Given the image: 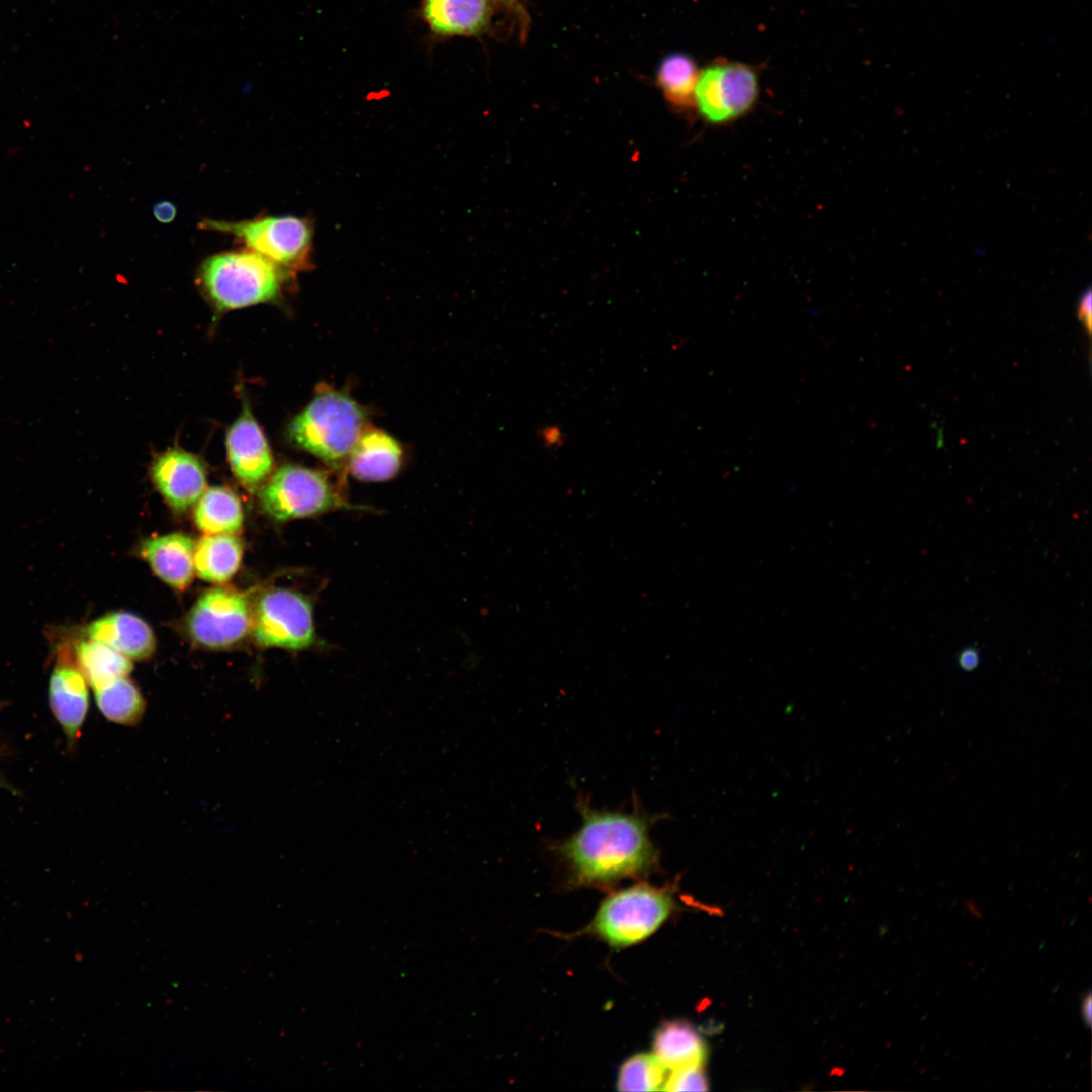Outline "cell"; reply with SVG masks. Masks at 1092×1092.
<instances>
[{
	"instance_id": "cell-1",
	"label": "cell",
	"mask_w": 1092,
	"mask_h": 1092,
	"mask_svg": "<svg viewBox=\"0 0 1092 1092\" xmlns=\"http://www.w3.org/2000/svg\"><path fill=\"white\" fill-rule=\"evenodd\" d=\"M582 824L555 851L566 863L571 880L580 885H607L652 871L658 853L650 839L653 818L635 810H595L579 806Z\"/></svg>"
},
{
	"instance_id": "cell-2",
	"label": "cell",
	"mask_w": 1092,
	"mask_h": 1092,
	"mask_svg": "<svg viewBox=\"0 0 1092 1092\" xmlns=\"http://www.w3.org/2000/svg\"><path fill=\"white\" fill-rule=\"evenodd\" d=\"M364 410L350 396L324 388L289 428L302 449L336 464L346 459L365 430Z\"/></svg>"
},
{
	"instance_id": "cell-3",
	"label": "cell",
	"mask_w": 1092,
	"mask_h": 1092,
	"mask_svg": "<svg viewBox=\"0 0 1092 1092\" xmlns=\"http://www.w3.org/2000/svg\"><path fill=\"white\" fill-rule=\"evenodd\" d=\"M281 270L250 251H228L208 257L199 278L203 290L219 309L230 310L267 302L280 290Z\"/></svg>"
},
{
	"instance_id": "cell-4",
	"label": "cell",
	"mask_w": 1092,
	"mask_h": 1092,
	"mask_svg": "<svg viewBox=\"0 0 1092 1092\" xmlns=\"http://www.w3.org/2000/svg\"><path fill=\"white\" fill-rule=\"evenodd\" d=\"M672 908L669 890L638 884L608 896L590 929L611 946H630L653 934L669 917Z\"/></svg>"
},
{
	"instance_id": "cell-5",
	"label": "cell",
	"mask_w": 1092,
	"mask_h": 1092,
	"mask_svg": "<svg viewBox=\"0 0 1092 1092\" xmlns=\"http://www.w3.org/2000/svg\"><path fill=\"white\" fill-rule=\"evenodd\" d=\"M200 226L235 236L248 250L269 260L280 270H298L307 266L312 230L305 218L281 215L241 221L204 219Z\"/></svg>"
},
{
	"instance_id": "cell-6",
	"label": "cell",
	"mask_w": 1092,
	"mask_h": 1092,
	"mask_svg": "<svg viewBox=\"0 0 1092 1092\" xmlns=\"http://www.w3.org/2000/svg\"><path fill=\"white\" fill-rule=\"evenodd\" d=\"M262 510L277 521L356 508L322 471L298 465L279 468L259 491Z\"/></svg>"
},
{
	"instance_id": "cell-7",
	"label": "cell",
	"mask_w": 1092,
	"mask_h": 1092,
	"mask_svg": "<svg viewBox=\"0 0 1092 1092\" xmlns=\"http://www.w3.org/2000/svg\"><path fill=\"white\" fill-rule=\"evenodd\" d=\"M759 93V76L754 67L717 60L700 70L694 104L705 121L726 124L749 113Z\"/></svg>"
},
{
	"instance_id": "cell-8",
	"label": "cell",
	"mask_w": 1092,
	"mask_h": 1092,
	"mask_svg": "<svg viewBox=\"0 0 1092 1092\" xmlns=\"http://www.w3.org/2000/svg\"><path fill=\"white\" fill-rule=\"evenodd\" d=\"M251 627L257 643L265 647L302 650L316 643L312 604L292 589L274 588L262 595Z\"/></svg>"
},
{
	"instance_id": "cell-9",
	"label": "cell",
	"mask_w": 1092,
	"mask_h": 1092,
	"mask_svg": "<svg viewBox=\"0 0 1092 1092\" xmlns=\"http://www.w3.org/2000/svg\"><path fill=\"white\" fill-rule=\"evenodd\" d=\"M252 623L245 595L226 587L205 592L189 613L187 624L192 639L208 648L234 645L248 633Z\"/></svg>"
},
{
	"instance_id": "cell-10",
	"label": "cell",
	"mask_w": 1092,
	"mask_h": 1092,
	"mask_svg": "<svg viewBox=\"0 0 1092 1092\" xmlns=\"http://www.w3.org/2000/svg\"><path fill=\"white\" fill-rule=\"evenodd\" d=\"M228 458L236 478L254 489L271 472L273 458L256 420L245 408L226 434Z\"/></svg>"
},
{
	"instance_id": "cell-11",
	"label": "cell",
	"mask_w": 1092,
	"mask_h": 1092,
	"mask_svg": "<svg viewBox=\"0 0 1092 1092\" xmlns=\"http://www.w3.org/2000/svg\"><path fill=\"white\" fill-rule=\"evenodd\" d=\"M152 478L166 502L178 512L197 503L206 486V474L200 461L180 449H170L156 459Z\"/></svg>"
},
{
	"instance_id": "cell-12",
	"label": "cell",
	"mask_w": 1092,
	"mask_h": 1092,
	"mask_svg": "<svg viewBox=\"0 0 1092 1092\" xmlns=\"http://www.w3.org/2000/svg\"><path fill=\"white\" fill-rule=\"evenodd\" d=\"M422 17L442 37L483 33L492 16L491 0H421Z\"/></svg>"
},
{
	"instance_id": "cell-13",
	"label": "cell",
	"mask_w": 1092,
	"mask_h": 1092,
	"mask_svg": "<svg viewBox=\"0 0 1092 1092\" xmlns=\"http://www.w3.org/2000/svg\"><path fill=\"white\" fill-rule=\"evenodd\" d=\"M196 542L189 535L171 533L145 540L140 552L153 572L170 586L183 590L194 575Z\"/></svg>"
},
{
	"instance_id": "cell-14",
	"label": "cell",
	"mask_w": 1092,
	"mask_h": 1092,
	"mask_svg": "<svg viewBox=\"0 0 1092 1092\" xmlns=\"http://www.w3.org/2000/svg\"><path fill=\"white\" fill-rule=\"evenodd\" d=\"M89 694L82 672L66 661L59 662L49 685L50 708L66 736L76 740L85 721Z\"/></svg>"
},
{
	"instance_id": "cell-15",
	"label": "cell",
	"mask_w": 1092,
	"mask_h": 1092,
	"mask_svg": "<svg viewBox=\"0 0 1092 1092\" xmlns=\"http://www.w3.org/2000/svg\"><path fill=\"white\" fill-rule=\"evenodd\" d=\"M350 473L363 481H384L399 471L402 449L384 431L365 429L348 456Z\"/></svg>"
},
{
	"instance_id": "cell-16",
	"label": "cell",
	"mask_w": 1092,
	"mask_h": 1092,
	"mask_svg": "<svg viewBox=\"0 0 1092 1092\" xmlns=\"http://www.w3.org/2000/svg\"><path fill=\"white\" fill-rule=\"evenodd\" d=\"M91 640L102 642L131 660H144L155 650L150 626L138 616L116 612L99 618L87 628Z\"/></svg>"
},
{
	"instance_id": "cell-17",
	"label": "cell",
	"mask_w": 1092,
	"mask_h": 1092,
	"mask_svg": "<svg viewBox=\"0 0 1092 1092\" xmlns=\"http://www.w3.org/2000/svg\"><path fill=\"white\" fill-rule=\"evenodd\" d=\"M654 1055L667 1071L704 1065L707 1048L702 1036L685 1021L664 1023L655 1033Z\"/></svg>"
},
{
	"instance_id": "cell-18",
	"label": "cell",
	"mask_w": 1092,
	"mask_h": 1092,
	"mask_svg": "<svg viewBox=\"0 0 1092 1092\" xmlns=\"http://www.w3.org/2000/svg\"><path fill=\"white\" fill-rule=\"evenodd\" d=\"M243 547L232 534H210L195 545L194 570L198 577L210 582H225L238 571Z\"/></svg>"
},
{
	"instance_id": "cell-19",
	"label": "cell",
	"mask_w": 1092,
	"mask_h": 1092,
	"mask_svg": "<svg viewBox=\"0 0 1092 1092\" xmlns=\"http://www.w3.org/2000/svg\"><path fill=\"white\" fill-rule=\"evenodd\" d=\"M243 520L240 498L223 486L205 490L194 511L195 525L206 535L235 534L242 529Z\"/></svg>"
},
{
	"instance_id": "cell-20",
	"label": "cell",
	"mask_w": 1092,
	"mask_h": 1092,
	"mask_svg": "<svg viewBox=\"0 0 1092 1092\" xmlns=\"http://www.w3.org/2000/svg\"><path fill=\"white\" fill-rule=\"evenodd\" d=\"M76 657L79 670L93 689L112 679L128 676L133 668L129 658L112 647L91 639L76 646Z\"/></svg>"
},
{
	"instance_id": "cell-21",
	"label": "cell",
	"mask_w": 1092,
	"mask_h": 1092,
	"mask_svg": "<svg viewBox=\"0 0 1092 1092\" xmlns=\"http://www.w3.org/2000/svg\"><path fill=\"white\" fill-rule=\"evenodd\" d=\"M93 690L97 706L107 720L132 726L142 719L146 702L127 676L112 679Z\"/></svg>"
},
{
	"instance_id": "cell-22",
	"label": "cell",
	"mask_w": 1092,
	"mask_h": 1092,
	"mask_svg": "<svg viewBox=\"0 0 1092 1092\" xmlns=\"http://www.w3.org/2000/svg\"><path fill=\"white\" fill-rule=\"evenodd\" d=\"M699 72L697 63L691 56L675 52L661 60L657 70V82L672 105L689 107L694 103Z\"/></svg>"
},
{
	"instance_id": "cell-23",
	"label": "cell",
	"mask_w": 1092,
	"mask_h": 1092,
	"mask_svg": "<svg viewBox=\"0 0 1092 1092\" xmlns=\"http://www.w3.org/2000/svg\"><path fill=\"white\" fill-rule=\"evenodd\" d=\"M667 1070L654 1054L640 1053L627 1059L621 1066L617 1088L620 1091L663 1090Z\"/></svg>"
},
{
	"instance_id": "cell-24",
	"label": "cell",
	"mask_w": 1092,
	"mask_h": 1092,
	"mask_svg": "<svg viewBox=\"0 0 1092 1092\" xmlns=\"http://www.w3.org/2000/svg\"><path fill=\"white\" fill-rule=\"evenodd\" d=\"M708 1080L703 1065L690 1066L670 1071L664 1085V1091H706Z\"/></svg>"
},
{
	"instance_id": "cell-25",
	"label": "cell",
	"mask_w": 1092,
	"mask_h": 1092,
	"mask_svg": "<svg viewBox=\"0 0 1092 1092\" xmlns=\"http://www.w3.org/2000/svg\"><path fill=\"white\" fill-rule=\"evenodd\" d=\"M538 438L542 445L549 449L558 448L564 443L565 436L562 429L557 425H545L539 429Z\"/></svg>"
},
{
	"instance_id": "cell-26",
	"label": "cell",
	"mask_w": 1092,
	"mask_h": 1092,
	"mask_svg": "<svg viewBox=\"0 0 1092 1092\" xmlns=\"http://www.w3.org/2000/svg\"><path fill=\"white\" fill-rule=\"evenodd\" d=\"M1077 306H1078V309H1077L1078 318L1082 322V324L1084 325L1086 331L1088 333H1090V331H1091V315H1092V308L1091 307H1092V305H1091V291H1090L1089 288L1087 290H1085L1081 294V296H1080V298L1078 300Z\"/></svg>"
},
{
	"instance_id": "cell-27",
	"label": "cell",
	"mask_w": 1092,
	"mask_h": 1092,
	"mask_svg": "<svg viewBox=\"0 0 1092 1092\" xmlns=\"http://www.w3.org/2000/svg\"><path fill=\"white\" fill-rule=\"evenodd\" d=\"M153 214L161 223H169L176 217L177 208L170 201H161L153 206Z\"/></svg>"
},
{
	"instance_id": "cell-28",
	"label": "cell",
	"mask_w": 1092,
	"mask_h": 1092,
	"mask_svg": "<svg viewBox=\"0 0 1092 1092\" xmlns=\"http://www.w3.org/2000/svg\"><path fill=\"white\" fill-rule=\"evenodd\" d=\"M959 665L966 671L975 669L979 663V653L973 647H968L962 650L959 655Z\"/></svg>"
},
{
	"instance_id": "cell-29",
	"label": "cell",
	"mask_w": 1092,
	"mask_h": 1092,
	"mask_svg": "<svg viewBox=\"0 0 1092 1092\" xmlns=\"http://www.w3.org/2000/svg\"><path fill=\"white\" fill-rule=\"evenodd\" d=\"M1091 1003H1092V1001H1091V994H1090V993H1088V994H1087V995H1086V996L1084 997V999H1083V1002H1082V1007H1081V1011H1082V1016H1083V1018H1084V1021H1085V1023H1086V1025H1087V1026H1090V1024H1091V1017H1092V1014H1091V1013H1092V1012H1091V1011H1092Z\"/></svg>"
},
{
	"instance_id": "cell-30",
	"label": "cell",
	"mask_w": 1092,
	"mask_h": 1092,
	"mask_svg": "<svg viewBox=\"0 0 1092 1092\" xmlns=\"http://www.w3.org/2000/svg\"><path fill=\"white\" fill-rule=\"evenodd\" d=\"M499 1H502V0H499ZM503 1H508L509 2L510 0H503Z\"/></svg>"
}]
</instances>
